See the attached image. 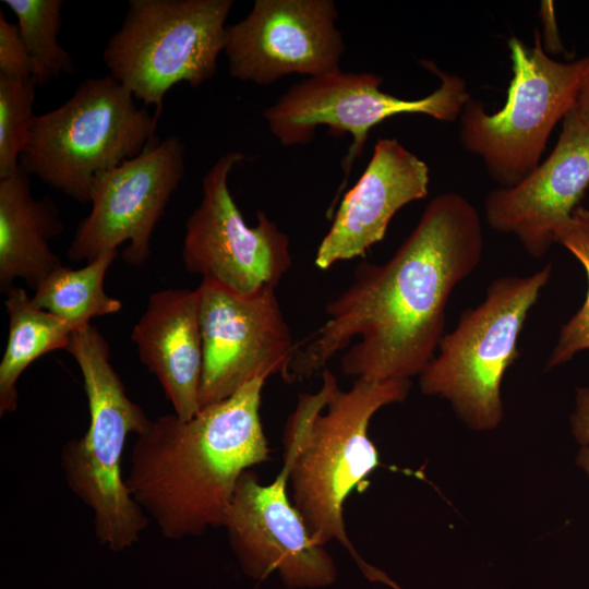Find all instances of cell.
<instances>
[{"mask_svg":"<svg viewBox=\"0 0 589 589\" xmlns=\"http://www.w3.org/2000/svg\"><path fill=\"white\" fill-rule=\"evenodd\" d=\"M483 229L458 193L432 199L417 226L384 264L361 263L353 281L326 306L328 318L297 342L285 381L303 382L341 357L354 380L410 381L435 356L455 287L479 265Z\"/></svg>","mask_w":589,"mask_h":589,"instance_id":"6da1fadb","label":"cell"},{"mask_svg":"<svg viewBox=\"0 0 589 589\" xmlns=\"http://www.w3.org/2000/svg\"><path fill=\"white\" fill-rule=\"evenodd\" d=\"M265 382L255 378L189 420L160 416L136 435L125 484L164 538L224 527L241 474L271 460L260 414Z\"/></svg>","mask_w":589,"mask_h":589,"instance_id":"7a4b0ae2","label":"cell"},{"mask_svg":"<svg viewBox=\"0 0 589 589\" xmlns=\"http://www.w3.org/2000/svg\"><path fill=\"white\" fill-rule=\"evenodd\" d=\"M409 389L410 381L405 380H354L345 390L334 373L324 369L321 387L299 395L283 433L289 495L313 540L321 545L339 542L370 580L394 589L400 588L368 564L351 543L344 505L380 464L368 435L371 419L381 408L402 401Z\"/></svg>","mask_w":589,"mask_h":589,"instance_id":"3957f363","label":"cell"},{"mask_svg":"<svg viewBox=\"0 0 589 589\" xmlns=\"http://www.w3.org/2000/svg\"><path fill=\"white\" fill-rule=\"evenodd\" d=\"M65 350L81 370L89 424L85 434L63 444L60 466L70 491L92 512L99 543L121 552L140 540L149 522L128 490L121 462L129 435L144 432L152 420L127 395L96 326L73 332Z\"/></svg>","mask_w":589,"mask_h":589,"instance_id":"277c9868","label":"cell"},{"mask_svg":"<svg viewBox=\"0 0 589 589\" xmlns=\"http://www.w3.org/2000/svg\"><path fill=\"white\" fill-rule=\"evenodd\" d=\"M134 99L109 74L85 79L61 106L36 115L20 168L89 203L95 176L140 155L155 137L159 118Z\"/></svg>","mask_w":589,"mask_h":589,"instance_id":"5b68a950","label":"cell"},{"mask_svg":"<svg viewBox=\"0 0 589 589\" xmlns=\"http://www.w3.org/2000/svg\"><path fill=\"white\" fill-rule=\"evenodd\" d=\"M551 276L549 264L527 276L495 278L484 300L466 310L442 338L438 353L420 374L422 393L448 400L472 429L496 428L503 418V376L519 356V334Z\"/></svg>","mask_w":589,"mask_h":589,"instance_id":"8992f818","label":"cell"},{"mask_svg":"<svg viewBox=\"0 0 589 589\" xmlns=\"http://www.w3.org/2000/svg\"><path fill=\"white\" fill-rule=\"evenodd\" d=\"M513 79L504 107L491 115L470 98L460 116L459 139L481 157L500 188H509L540 164L556 123L573 109L589 73V57L563 63L544 51L534 31L533 46L517 37L508 40Z\"/></svg>","mask_w":589,"mask_h":589,"instance_id":"52a82bcc","label":"cell"},{"mask_svg":"<svg viewBox=\"0 0 589 589\" xmlns=\"http://www.w3.org/2000/svg\"><path fill=\"white\" fill-rule=\"evenodd\" d=\"M232 0H130L103 51L109 75L160 117L175 85L199 87L217 71Z\"/></svg>","mask_w":589,"mask_h":589,"instance_id":"ba28073f","label":"cell"},{"mask_svg":"<svg viewBox=\"0 0 589 589\" xmlns=\"http://www.w3.org/2000/svg\"><path fill=\"white\" fill-rule=\"evenodd\" d=\"M421 63L441 80V85L423 98L395 97L380 88V75L340 70L292 85L263 110V118L274 137L286 147L310 143L322 125L334 136L349 133L352 143L342 159L347 178L362 154L369 131L382 121L399 113H421L443 122L459 118L470 99L465 80L441 71L432 62Z\"/></svg>","mask_w":589,"mask_h":589,"instance_id":"9c48e42d","label":"cell"},{"mask_svg":"<svg viewBox=\"0 0 589 589\" xmlns=\"http://www.w3.org/2000/svg\"><path fill=\"white\" fill-rule=\"evenodd\" d=\"M238 151L221 156L202 180V199L185 223L182 260L199 274L240 296L276 289L291 266L289 238L264 212L247 225L228 187Z\"/></svg>","mask_w":589,"mask_h":589,"instance_id":"30bf717a","label":"cell"},{"mask_svg":"<svg viewBox=\"0 0 589 589\" xmlns=\"http://www.w3.org/2000/svg\"><path fill=\"white\" fill-rule=\"evenodd\" d=\"M185 172L184 145L177 135L154 137L144 151L93 180L89 214L79 224L68 259L91 262L129 242L122 259L142 266L153 231Z\"/></svg>","mask_w":589,"mask_h":589,"instance_id":"8fae6325","label":"cell"},{"mask_svg":"<svg viewBox=\"0 0 589 589\" xmlns=\"http://www.w3.org/2000/svg\"><path fill=\"white\" fill-rule=\"evenodd\" d=\"M201 408L221 401L255 378L286 376L296 351L275 289L240 296L203 280Z\"/></svg>","mask_w":589,"mask_h":589,"instance_id":"7c38bea8","label":"cell"},{"mask_svg":"<svg viewBox=\"0 0 589 589\" xmlns=\"http://www.w3.org/2000/svg\"><path fill=\"white\" fill-rule=\"evenodd\" d=\"M289 465L267 484L249 469L235 490L224 528L242 570L253 579L276 572L289 588L332 585L337 570L316 543L288 493Z\"/></svg>","mask_w":589,"mask_h":589,"instance_id":"4fadbf2b","label":"cell"},{"mask_svg":"<svg viewBox=\"0 0 589 589\" xmlns=\"http://www.w3.org/2000/svg\"><path fill=\"white\" fill-rule=\"evenodd\" d=\"M332 0H256L241 21L227 25L229 74L269 85L299 74L317 77L340 71L346 46Z\"/></svg>","mask_w":589,"mask_h":589,"instance_id":"5bb4252c","label":"cell"},{"mask_svg":"<svg viewBox=\"0 0 589 589\" xmlns=\"http://www.w3.org/2000/svg\"><path fill=\"white\" fill-rule=\"evenodd\" d=\"M588 185L589 128L570 110L550 156L517 184L486 195L485 218L492 229L515 236L529 255L541 259Z\"/></svg>","mask_w":589,"mask_h":589,"instance_id":"9a60e30c","label":"cell"},{"mask_svg":"<svg viewBox=\"0 0 589 589\" xmlns=\"http://www.w3.org/2000/svg\"><path fill=\"white\" fill-rule=\"evenodd\" d=\"M428 165L396 139H380L356 185L344 196L321 241L315 265L362 256L385 237L394 215L429 193Z\"/></svg>","mask_w":589,"mask_h":589,"instance_id":"2e32d148","label":"cell"},{"mask_svg":"<svg viewBox=\"0 0 589 589\" xmlns=\"http://www.w3.org/2000/svg\"><path fill=\"white\" fill-rule=\"evenodd\" d=\"M131 339L143 365L160 384L175 413L189 420L201 410L203 340L197 289L151 294Z\"/></svg>","mask_w":589,"mask_h":589,"instance_id":"e0dca14e","label":"cell"},{"mask_svg":"<svg viewBox=\"0 0 589 589\" xmlns=\"http://www.w3.org/2000/svg\"><path fill=\"white\" fill-rule=\"evenodd\" d=\"M63 224L48 196L32 195L29 175L21 168L0 178V288L9 291L23 279L32 289L62 265L49 241L60 235Z\"/></svg>","mask_w":589,"mask_h":589,"instance_id":"ac0fdd59","label":"cell"},{"mask_svg":"<svg viewBox=\"0 0 589 589\" xmlns=\"http://www.w3.org/2000/svg\"><path fill=\"white\" fill-rule=\"evenodd\" d=\"M9 337L0 362V416L17 407L16 383L25 369L45 353L65 349L73 329L53 314L37 308L23 288L5 292Z\"/></svg>","mask_w":589,"mask_h":589,"instance_id":"d6986e66","label":"cell"},{"mask_svg":"<svg viewBox=\"0 0 589 589\" xmlns=\"http://www.w3.org/2000/svg\"><path fill=\"white\" fill-rule=\"evenodd\" d=\"M118 251L107 252L82 268L59 266L36 287L33 303L71 326L73 332L91 324L96 316L118 313L122 303L104 289L107 271Z\"/></svg>","mask_w":589,"mask_h":589,"instance_id":"ffe728a7","label":"cell"},{"mask_svg":"<svg viewBox=\"0 0 589 589\" xmlns=\"http://www.w3.org/2000/svg\"><path fill=\"white\" fill-rule=\"evenodd\" d=\"M15 14L32 61V77L45 85L75 72L71 55L59 44L62 0H2Z\"/></svg>","mask_w":589,"mask_h":589,"instance_id":"44dd1931","label":"cell"},{"mask_svg":"<svg viewBox=\"0 0 589 589\" xmlns=\"http://www.w3.org/2000/svg\"><path fill=\"white\" fill-rule=\"evenodd\" d=\"M555 241L566 248L586 272L588 288L581 308L565 323L558 334L545 369L568 362L576 353L589 349V211L578 206L558 230Z\"/></svg>","mask_w":589,"mask_h":589,"instance_id":"7402d4cb","label":"cell"},{"mask_svg":"<svg viewBox=\"0 0 589 589\" xmlns=\"http://www.w3.org/2000/svg\"><path fill=\"white\" fill-rule=\"evenodd\" d=\"M33 77L0 75V178L20 169L36 115L33 112L35 87Z\"/></svg>","mask_w":589,"mask_h":589,"instance_id":"603a6c76","label":"cell"},{"mask_svg":"<svg viewBox=\"0 0 589 589\" xmlns=\"http://www.w3.org/2000/svg\"><path fill=\"white\" fill-rule=\"evenodd\" d=\"M0 75L32 77V61L17 24L8 21L0 11Z\"/></svg>","mask_w":589,"mask_h":589,"instance_id":"cb8c5ba5","label":"cell"},{"mask_svg":"<svg viewBox=\"0 0 589 589\" xmlns=\"http://www.w3.org/2000/svg\"><path fill=\"white\" fill-rule=\"evenodd\" d=\"M570 424L579 444L578 464L589 477V387H580L576 390Z\"/></svg>","mask_w":589,"mask_h":589,"instance_id":"d4e9b609","label":"cell"},{"mask_svg":"<svg viewBox=\"0 0 589 589\" xmlns=\"http://www.w3.org/2000/svg\"><path fill=\"white\" fill-rule=\"evenodd\" d=\"M539 15L543 26L541 40L544 51L553 55L562 52L564 48L558 34L553 2L541 1Z\"/></svg>","mask_w":589,"mask_h":589,"instance_id":"484cf974","label":"cell"},{"mask_svg":"<svg viewBox=\"0 0 589 589\" xmlns=\"http://www.w3.org/2000/svg\"><path fill=\"white\" fill-rule=\"evenodd\" d=\"M572 111L580 122L589 128V73L585 77L579 88Z\"/></svg>","mask_w":589,"mask_h":589,"instance_id":"4316f807","label":"cell"}]
</instances>
